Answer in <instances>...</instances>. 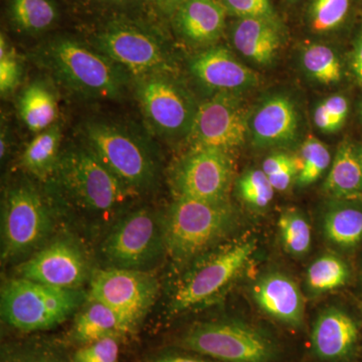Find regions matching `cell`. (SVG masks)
Masks as SVG:
<instances>
[{"instance_id":"cell-21","label":"cell","mask_w":362,"mask_h":362,"mask_svg":"<svg viewBox=\"0 0 362 362\" xmlns=\"http://www.w3.org/2000/svg\"><path fill=\"white\" fill-rule=\"evenodd\" d=\"M233 44L238 52L261 66L273 63L281 45L278 21L243 18L233 30Z\"/></svg>"},{"instance_id":"cell-37","label":"cell","mask_w":362,"mask_h":362,"mask_svg":"<svg viewBox=\"0 0 362 362\" xmlns=\"http://www.w3.org/2000/svg\"><path fill=\"white\" fill-rule=\"evenodd\" d=\"M322 103L332 120L333 132H337L342 127L349 115V101L341 95H334L326 99Z\"/></svg>"},{"instance_id":"cell-42","label":"cell","mask_w":362,"mask_h":362,"mask_svg":"<svg viewBox=\"0 0 362 362\" xmlns=\"http://www.w3.org/2000/svg\"><path fill=\"white\" fill-rule=\"evenodd\" d=\"M11 135H9L8 127L6 124L2 123L1 125V137H0V157L1 160L4 161L6 159L9 153V148H11Z\"/></svg>"},{"instance_id":"cell-9","label":"cell","mask_w":362,"mask_h":362,"mask_svg":"<svg viewBox=\"0 0 362 362\" xmlns=\"http://www.w3.org/2000/svg\"><path fill=\"white\" fill-rule=\"evenodd\" d=\"M180 345L221 362H271L275 356L270 338L238 321L197 324L181 337Z\"/></svg>"},{"instance_id":"cell-32","label":"cell","mask_w":362,"mask_h":362,"mask_svg":"<svg viewBox=\"0 0 362 362\" xmlns=\"http://www.w3.org/2000/svg\"><path fill=\"white\" fill-rule=\"evenodd\" d=\"M240 199L255 209H265L273 201L275 188L263 170L251 169L238 181Z\"/></svg>"},{"instance_id":"cell-26","label":"cell","mask_w":362,"mask_h":362,"mask_svg":"<svg viewBox=\"0 0 362 362\" xmlns=\"http://www.w3.org/2000/svg\"><path fill=\"white\" fill-rule=\"evenodd\" d=\"M62 139L63 132L59 122L37 134L21 154V168L37 180H51L61 156Z\"/></svg>"},{"instance_id":"cell-41","label":"cell","mask_w":362,"mask_h":362,"mask_svg":"<svg viewBox=\"0 0 362 362\" xmlns=\"http://www.w3.org/2000/svg\"><path fill=\"white\" fill-rule=\"evenodd\" d=\"M351 68L359 84L362 85V33L357 37L351 56Z\"/></svg>"},{"instance_id":"cell-48","label":"cell","mask_w":362,"mask_h":362,"mask_svg":"<svg viewBox=\"0 0 362 362\" xmlns=\"http://www.w3.org/2000/svg\"><path fill=\"white\" fill-rule=\"evenodd\" d=\"M361 116H362V104H361Z\"/></svg>"},{"instance_id":"cell-27","label":"cell","mask_w":362,"mask_h":362,"mask_svg":"<svg viewBox=\"0 0 362 362\" xmlns=\"http://www.w3.org/2000/svg\"><path fill=\"white\" fill-rule=\"evenodd\" d=\"M8 13L13 25L28 35L47 32L59 18L58 7L52 0H11Z\"/></svg>"},{"instance_id":"cell-19","label":"cell","mask_w":362,"mask_h":362,"mask_svg":"<svg viewBox=\"0 0 362 362\" xmlns=\"http://www.w3.org/2000/svg\"><path fill=\"white\" fill-rule=\"evenodd\" d=\"M228 13L220 0H185L176 7L175 23L187 42L209 45L221 37Z\"/></svg>"},{"instance_id":"cell-2","label":"cell","mask_w":362,"mask_h":362,"mask_svg":"<svg viewBox=\"0 0 362 362\" xmlns=\"http://www.w3.org/2000/svg\"><path fill=\"white\" fill-rule=\"evenodd\" d=\"M51 180L66 201L94 216L116 213L139 194L85 144L62 151Z\"/></svg>"},{"instance_id":"cell-34","label":"cell","mask_w":362,"mask_h":362,"mask_svg":"<svg viewBox=\"0 0 362 362\" xmlns=\"http://www.w3.org/2000/svg\"><path fill=\"white\" fill-rule=\"evenodd\" d=\"M23 76L21 56L9 44L6 35L0 37V92L2 97L8 96L20 87Z\"/></svg>"},{"instance_id":"cell-13","label":"cell","mask_w":362,"mask_h":362,"mask_svg":"<svg viewBox=\"0 0 362 362\" xmlns=\"http://www.w3.org/2000/svg\"><path fill=\"white\" fill-rule=\"evenodd\" d=\"M235 164L230 152L211 147H192L169 175L175 199L228 201Z\"/></svg>"},{"instance_id":"cell-24","label":"cell","mask_w":362,"mask_h":362,"mask_svg":"<svg viewBox=\"0 0 362 362\" xmlns=\"http://www.w3.org/2000/svg\"><path fill=\"white\" fill-rule=\"evenodd\" d=\"M130 335L120 317L106 305L90 299L78 312L70 332V340L84 345L107 337L122 338Z\"/></svg>"},{"instance_id":"cell-5","label":"cell","mask_w":362,"mask_h":362,"mask_svg":"<svg viewBox=\"0 0 362 362\" xmlns=\"http://www.w3.org/2000/svg\"><path fill=\"white\" fill-rule=\"evenodd\" d=\"M84 298L80 289H62L16 277L2 286L1 317L21 332L51 329L65 322Z\"/></svg>"},{"instance_id":"cell-15","label":"cell","mask_w":362,"mask_h":362,"mask_svg":"<svg viewBox=\"0 0 362 362\" xmlns=\"http://www.w3.org/2000/svg\"><path fill=\"white\" fill-rule=\"evenodd\" d=\"M18 274V277L52 287L78 289L89 275V264L75 240L59 238L25 259Z\"/></svg>"},{"instance_id":"cell-14","label":"cell","mask_w":362,"mask_h":362,"mask_svg":"<svg viewBox=\"0 0 362 362\" xmlns=\"http://www.w3.org/2000/svg\"><path fill=\"white\" fill-rule=\"evenodd\" d=\"M246 105L230 93H220L199 105L192 131V147H211L226 152L240 148L249 134Z\"/></svg>"},{"instance_id":"cell-25","label":"cell","mask_w":362,"mask_h":362,"mask_svg":"<svg viewBox=\"0 0 362 362\" xmlns=\"http://www.w3.org/2000/svg\"><path fill=\"white\" fill-rule=\"evenodd\" d=\"M326 239L342 249L362 242V202L358 199H334L323 216Z\"/></svg>"},{"instance_id":"cell-31","label":"cell","mask_w":362,"mask_h":362,"mask_svg":"<svg viewBox=\"0 0 362 362\" xmlns=\"http://www.w3.org/2000/svg\"><path fill=\"white\" fill-rule=\"evenodd\" d=\"M302 168L297 176V183L301 187H308L318 180L329 168V150L315 137L307 138L301 149Z\"/></svg>"},{"instance_id":"cell-23","label":"cell","mask_w":362,"mask_h":362,"mask_svg":"<svg viewBox=\"0 0 362 362\" xmlns=\"http://www.w3.org/2000/svg\"><path fill=\"white\" fill-rule=\"evenodd\" d=\"M334 199H362V158L358 147L344 140L338 146L323 185Z\"/></svg>"},{"instance_id":"cell-43","label":"cell","mask_w":362,"mask_h":362,"mask_svg":"<svg viewBox=\"0 0 362 362\" xmlns=\"http://www.w3.org/2000/svg\"><path fill=\"white\" fill-rule=\"evenodd\" d=\"M158 1L165 8L176 9V7L180 6L181 2L185 1V0H158Z\"/></svg>"},{"instance_id":"cell-6","label":"cell","mask_w":362,"mask_h":362,"mask_svg":"<svg viewBox=\"0 0 362 362\" xmlns=\"http://www.w3.org/2000/svg\"><path fill=\"white\" fill-rule=\"evenodd\" d=\"M52 230L51 211L37 187L28 180L11 183L2 202V261L11 262L32 254Z\"/></svg>"},{"instance_id":"cell-10","label":"cell","mask_w":362,"mask_h":362,"mask_svg":"<svg viewBox=\"0 0 362 362\" xmlns=\"http://www.w3.org/2000/svg\"><path fill=\"white\" fill-rule=\"evenodd\" d=\"M95 47L134 78L175 71L163 40L147 28L129 21L108 23L98 33Z\"/></svg>"},{"instance_id":"cell-7","label":"cell","mask_w":362,"mask_h":362,"mask_svg":"<svg viewBox=\"0 0 362 362\" xmlns=\"http://www.w3.org/2000/svg\"><path fill=\"white\" fill-rule=\"evenodd\" d=\"M107 268L149 272L166 254L162 216L150 209L126 214L105 238Z\"/></svg>"},{"instance_id":"cell-44","label":"cell","mask_w":362,"mask_h":362,"mask_svg":"<svg viewBox=\"0 0 362 362\" xmlns=\"http://www.w3.org/2000/svg\"><path fill=\"white\" fill-rule=\"evenodd\" d=\"M45 362H69L64 358L63 356H59V354H57V352L52 351V350H49V354H47V358H45ZM71 362V361H70Z\"/></svg>"},{"instance_id":"cell-16","label":"cell","mask_w":362,"mask_h":362,"mask_svg":"<svg viewBox=\"0 0 362 362\" xmlns=\"http://www.w3.org/2000/svg\"><path fill=\"white\" fill-rule=\"evenodd\" d=\"M189 70L206 89L220 94H237L259 85V77L223 47H211L190 59Z\"/></svg>"},{"instance_id":"cell-4","label":"cell","mask_w":362,"mask_h":362,"mask_svg":"<svg viewBox=\"0 0 362 362\" xmlns=\"http://www.w3.org/2000/svg\"><path fill=\"white\" fill-rule=\"evenodd\" d=\"M80 137L83 144L138 194L156 185L158 156L148 140L132 128L105 119H90L81 125Z\"/></svg>"},{"instance_id":"cell-11","label":"cell","mask_w":362,"mask_h":362,"mask_svg":"<svg viewBox=\"0 0 362 362\" xmlns=\"http://www.w3.org/2000/svg\"><path fill=\"white\" fill-rule=\"evenodd\" d=\"M158 290L149 272L105 268L93 274L88 298L115 312L133 334L156 303Z\"/></svg>"},{"instance_id":"cell-47","label":"cell","mask_w":362,"mask_h":362,"mask_svg":"<svg viewBox=\"0 0 362 362\" xmlns=\"http://www.w3.org/2000/svg\"><path fill=\"white\" fill-rule=\"evenodd\" d=\"M288 1H290V2H296L297 0H288Z\"/></svg>"},{"instance_id":"cell-29","label":"cell","mask_w":362,"mask_h":362,"mask_svg":"<svg viewBox=\"0 0 362 362\" xmlns=\"http://www.w3.org/2000/svg\"><path fill=\"white\" fill-rule=\"evenodd\" d=\"M302 65L306 73L321 84H337L341 80V64L327 45L314 44L307 47L302 54Z\"/></svg>"},{"instance_id":"cell-28","label":"cell","mask_w":362,"mask_h":362,"mask_svg":"<svg viewBox=\"0 0 362 362\" xmlns=\"http://www.w3.org/2000/svg\"><path fill=\"white\" fill-rule=\"evenodd\" d=\"M349 269L346 263L335 255H324L315 259L307 271L308 289L315 294L334 291L346 284Z\"/></svg>"},{"instance_id":"cell-3","label":"cell","mask_w":362,"mask_h":362,"mask_svg":"<svg viewBox=\"0 0 362 362\" xmlns=\"http://www.w3.org/2000/svg\"><path fill=\"white\" fill-rule=\"evenodd\" d=\"M162 223L166 254L177 263H187L232 233L239 226V214L228 201L177 197Z\"/></svg>"},{"instance_id":"cell-20","label":"cell","mask_w":362,"mask_h":362,"mask_svg":"<svg viewBox=\"0 0 362 362\" xmlns=\"http://www.w3.org/2000/svg\"><path fill=\"white\" fill-rule=\"evenodd\" d=\"M358 329L356 321L338 308L324 310L314 324L312 346L319 358L338 361L356 346Z\"/></svg>"},{"instance_id":"cell-12","label":"cell","mask_w":362,"mask_h":362,"mask_svg":"<svg viewBox=\"0 0 362 362\" xmlns=\"http://www.w3.org/2000/svg\"><path fill=\"white\" fill-rule=\"evenodd\" d=\"M256 250L254 240L232 245L194 267L178 285L170 309L189 310L220 296L245 270Z\"/></svg>"},{"instance_id":"cell-49","label":"cell","mask_w":362,"mask_h":362,"mask_svg":"<svg viewBox=\"0 0 362 362\" xmlns=\"http://www.w3.org/2000/svg\"><path fill=\"white\" fill-rule=\"evenodd\" d=\"M361 312H362V303L361 304Z\"/></svg>"},{"instance_id":"cell-30","label":"cell","mask_w":362,"mask_h":362,"mask_svg":"<svg viewBox=\"0 0 362 362\" xmlns=\"http://www.w3.org/2000/svg\"><path fill=\"white\" fill-rule=\"evenodd\" d=\"M281 240L286 251L292 256L301 257L311 247V228L303 214L297 209H288L281 214L278 221Z\"/></svg>"},{"instance_id":"cell-17","label":"cell","mask_w":362,"mask_h":362,"mask_svg":"<svg viewBox=\"0 0 362 362\" xmlns=\"http://www.w3.org/2000/svg\"><path fill=\"white\" fill-rule=\"evenodd\" d=\"M299 131V115L294 102L284 95L267 98L250 117L249 134L261 148L284 146L294 141Z\"/></svg>"},{"instance_id":"cell-38","label":"cell","mask_w":362,"mask_h":362,"mask_svg":"<svg viewBox=\"0 0 362 362\" xmlns=\"http://www.w3.org/2000/svg\"><path fill=\"white\" fill-rule=\"evenodd\" d=\"M299 157L289 156V154L277 153L272 154L267 157L263 162L262 170L266 173L267 176H273L281 173L283 169L288 168L291 164L295 163Z\"/></svg>"},{"instance_id":"cell-18","label":"cell","mask_w":362,"mask_h":362,"mask_svg":"<svg viewBox=\"0 0 362 362\" xmlns=\"http://www.w3.org/2000/svg\"><path fill=\"white\" fill-rule=\"evenodd\" d=\"M259 309L279 322L298 327L304 321L305 299L299 286L279 272L266 274L252 288Z\"/></svg>"},{"instance_id":"cell-33","label":"cell","mask_w":362,"mask_h":362,"mask_svg":"<svg viewBox=\"0 0 362 362\" xmlns=\"http://www.w3.org/2000/svg\"><path fill=\"white\" fill-rule=\"evenodd\" d=\"M349 6L350 0H314L310 11L312 30L318 33L335 30L346 18Z\"/></svg>"},{"instance_id":"cell-39","label":"cell","mask_w":362,"mask_h":362,"mask_svg":"<svg viewBox=\"0 0 362 362\" xmlns=\"http://www.w3.org/2000/svg\"><path fill=\"white\" fill-rule=\"evenodd\" d=\"M148 362H214L202 357L190 356V354H176V352H164L152 357Z\"/></svg>"},{"instance_id":"cell-8","label":"cell","mask_w":362,"mask_h":362,"mask_svg":"<svg viewBox=\"0 0 362 362\" xmlns=\"http://www.w3.org/2000/svg\"><path fill=\"white\" fill-rule=\"evenodd\" d=\"M135 80L136 98L150 128L171 139L189 135L199 105L173 73L152 74Z\"/></svg>"},{"instance_id":"cell-45","label":"cell","mask_w":362,"mask_h":362,"mask_svg":"<svg viewBox=\"0 0 362 362\" xmlns=\"http://www.w3.org/2000/svg\"><path fill=\"white\" fill-rule=\"evenodd\" d=\"M108 1L120 2V1H127V0H108Z\"/></svg>"},{"instance_id":"cell-35","label":"cell","mask_w":362,"mask_h":362,"mask_svg":"<svg viewBox=\"0 0 362 362\" xmlns=\"http://www.w3.org/2000/svg\"><path fill=\"white\" fill-rule=\"evenodd\" d=\"M120 340L107 337L81 345L71 356V362H119Z\"/></svg>"},{"instance_id":"cell-22","label":"cell","mask_w":362,"mask_h":362,"mask_svg":"<svg viewBox=\"0 0 362 362\" xmlns=\"http://www.w3.org/2000/svg\"><path fill=\"white\" fill-rule=\"evenodd\" d=\"M16 107L21 122L35 134L58 122L59 103L56 90L44 78H35L21 90Z\"/></svg>"},{"instance_id":"cell-1","label":"cell","mask_w":362,"mask_h":362,"mask_svg":"<svg viewBox=\"0 0 362 362\" xmlns=\"http://www.w3.org/2000/svg\"><path fill=\"white\" fill-rule=\"evenodd\" d=\"M32 57L59 85L88 99H120L132 77L96 47L69 37L49 40Z\"/></svg>"},{"instance_id":"cell-40","label":"cell","mask_w":362,"mask_h":362,"mask_svg":"<svg viewBox=\"0 0 362 362\" xmlns=\"http://www.w3.org/2000/svg\"><path fill=\"white\" fill-rule=\"evenodd\" d=\"M314 122L319 130L325 133H332L333 126L332 120L325 106L323 103L317 105L315 111H314Z\"/></svg>"},{"instance_id":"cell-36","label":"cell","mask_w":362,"mask_h":362,"mask_svg":"<svg viewBox=\"0 0 362 362\" xmlns=\"http://www.w3.org/2000/svg\"><path fill=\"white\" fill-rule=\"evenodd\" d=\"M228 13L243 18H262L278 21L270 0H220Z\"/></svg>"},{"instance_id":"cell-46","label":"cell","mask_w":362,"mask_h":362,"mask_svg":"<svg viewBox=\"0 0 362 362\" xmlns=\"http://www.w3.org/2000/svg\"><path fill=\"white\" fill-rule=\"evenodd\" d=\"M359 148V152H361V158H362V144L361 145V147H358Z\"/></svg>"}]
</instances>
